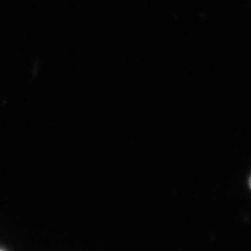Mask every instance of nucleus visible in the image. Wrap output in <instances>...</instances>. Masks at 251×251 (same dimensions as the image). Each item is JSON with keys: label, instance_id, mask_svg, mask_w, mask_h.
Returning a JSON list of instances; mask_svg holds the SVG:
<instances>
[{"label": "nucleus", "instance_id": "f03ea898", "mask_svg": "<svg viewBox=\"0 0 251 251\" xmlns=\"http://www.w3.org/2000/svg\"><path fill=\"white\" fill-rule=\"evenodd\" d=\"M0 251H1V250H0Z\"/></svg>", "mask_w": 251, "mask_h": 251}, {"label": "nucleus", "instance_id": "f257e3e1", "mask_svg": "<svg viewBox=\"0 0 251 251\" xmlns=\"http://www.w3.org/2000/svg\"><path fill=\"white\" fill-rule=\"evenodd\" d=\"M250 187H251V178H250Z\"/></svg>", "mask_w": 251, "mask_h": 251}]
</instances>
